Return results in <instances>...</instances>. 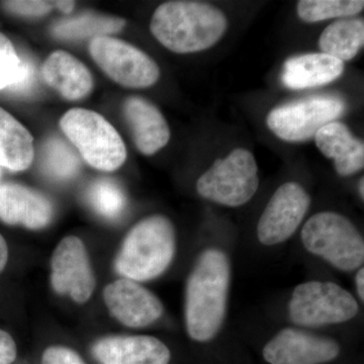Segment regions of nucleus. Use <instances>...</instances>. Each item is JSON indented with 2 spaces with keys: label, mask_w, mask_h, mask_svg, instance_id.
<instances>
[{
  "label": "nucleus",
  "mask_w": 364,
  "mask_h": 364,
  "mask_svg": "<svg viewBox=\"0 0 364 364\" xmlns=\"http://www.w3.org/2000/svg\"><path fill=\"white\" fill-rule=\"evenodd\" d=\"M231 267L226 254L203 251L189 274L186 289V325L189 337L198 342L214 338L226 315Z\"/></svg>",
  "instance_id": "f257e3e1"
},
{
  "label": "nucleus",
  "mask_w": 364,
  "mask_h": 364,
  "mask_svg": "<svg viewBox=\"0 0 364 364\" xmlns=\"http://www.w3.org/2000/svg\"><path fill=\"white\" fill-rule=\"evenodd\" d=\"M227 26L225 14L212 4L179 0L157 7L150 30L170 51L189 54L217 44Z\"/></svg>",
  "instance_id": "f03ea898"
},
{
  "label": "nucleus",
  "mask_w": 364,
  "mask_h": 364,
  "mask_svg": "<svg viewBox=\"0 0 364 364\" xmlns=\"http://www.w3.org/2000/svg\"><path fill=\"white\" fill-rule=\"evenodd\" d=\"M176 248L172 223L163 215H152L132 228L122 244L114 267L124 279L136 282L152 280L166 272Z\"/></svg>",
  "instance_id": "7ed1b4c3"
},
{
  "label": "nucleus",
  "mask_w": 364,
  "mask_h": 364,
  "mask_svg": "<svg viewBox=\"0 0 364 364\" xmlns=\"http://www.w3.org/2000/svg\"><path fill=\"white\" fill-rule=\"evenodd\" d=\"M60 128L93 168L112 172L126 161L123 139L97 112L78 107L69 109L60 119Z\"/></svg>",
  "instance_id": "20e7f679"
},
{
  "label": "nucleus",
  "mask_w": 364,
  "mask_h": 364,
  "mask_svg": "<svg viewBox=\"0 0 364 364\" xmlns=\"http://www.w3.org/2000/svg\"><path fill=\"white\" fill-rule=\"evenodd\" d=\"M301 241L309 252L342 272H353L363 264V236L352 222L337 213L314 215L303 228Z\"/></svg>",
  "instance_id": "39448f33"
},
{
  "label": "nucleus",
  "mask_w": 364,
  "mask_h": 364,
  "mask_svg": "<svg viewBox=\"0 0 364 364\" xmlns=\"http://www.w3.org/2000/svg\"><path fill=\"white\" fill-rule=\"evenodd\" d=\"M259 186L257 163L250 151L238 148L213 166L196 182L198 195L212 202L240 207L255 195Z\"/></svg>",
  "instance_id": "423d86ee"
},
{
  "label": "nucleus",
  "mask_w": 364,
  "mask_h": 364,
  "mask_svg": "<svg viewBox=\"0 0 364 364\" xmlns=\"http://www.w3.org/2000/svg\"><path fill=\"white\" fill-rule=\"evenodd\" d=\"M358 301L334 282H309L294 289L289 315L301 327L340 324L358 315Z\"/></svg>",
  "instance_id": "0eeeda50"
},
{
  "label": "nucleus",
  "mask_w": 364,
  "mask_h": 364,
  "mask_svg": "<svg viewBox=\"0 0 364 364\" xmlns=\"http://www.w3.org/2000/svg\"><path fill=\"white\" fill-rule=\"evenodd\" d=\"M345 112V102L335 95H318L282 105L267 116V126L287 142L314 138L326 124L336 121Z\"/></svg>",
  "instance_id": "6e6552de"
},
{
  "label": "nucleus",
  "mask_w": 364,
  "mask_h": 364,
  "mask_svg": "<svg viewBox=\"0 0 364 364\" xmlns=\"http://www.w3.org/2000/svg\"><path fill=\"white\" fill-rule=\"evenodd\" d=\"M95 63L114 82L128 88L150 87L160 76L156 62L135 46L104 36L90 41Z\"/></svg>",
  "instance_id": "1a4fd4ad"
},
{
  "label": "nucleus",
  "mask_w": 364,
  "mask_h": 364,
  "mask_svg": "<svg viewBox=\"0 0 364 364\" xmlns=\"http://www.w3.org/2000/svg\"><path fill=\"white\" fill-rule=\"evenodd\" d=\"M51 270L57 294H68L77 304H85L92 296L97 282L85 243L78 237L62 239L52 254Z\"/></svg>",
  "instance_id": "9d476101"
},
{
  "label": "nucleus",
  "mask_w": 364,
  "mask_h": 364,
  "mask_svg": "<svg viewBox=\"0 0 364 364\" xmlns=\"http://www.w3.org/2000/svg\"><path fill=\"white\" fill-rule=\"evenodd\" d=\"M310 205V196L299 184H282L261 215L257 226L258 240L267 246L287 241L298 230Z\"/></svg>",
  "instance_id": "9b49d317"
},
{
  "label": "nucleus",
  "mask_w": 364,
  "mask_h": 364,
  "mask_svg": "<svg viewBox=\"0 0 364 364\" xmlns=\"http://www.w3.org/2000/svg\"><path fill=\"white\" fill-rule=\"evenodd\" d=\"M104 299L112 317L127 327H147L159 320L164 312L161 301L154 294L128 279L107 284Z\"/></svg>",
  "instance_id": "f8f14e48"
},
{
  "label": "nucleus",
  "mask_w": 364,
  "mask_h": 364,
  "mask_svg": "<svg viewBox=\"0 0 364 364\" xmlns=\"http://www.w3.org/2000/svg\"><path fill=\"white\" fill-rule=\"evenodd\" d=\"M339 352L335 340L287 328L265 345L263 356L270 364H322L336 358Z\"/></svg>",
  "instance_id": "ddd939ff"
},
{
  "label": "nucleus",
  "mask_w": 364,
  "mask_h": 364,
  "mask_svg": "<svg viewBox=\"0 0 364 364\" xmlns=\"http://www.w3.org/2000/svg\"><path fill=\"white\" fill-rule=\"evenodd\" d=\"M53 214L51 202L36 189L14 182L0 184V220L6 224L40 230L50 224Z\"/></svg>",
  "instance_id": "4468645a"
},
{
  "label": "nucleus",
  "mask_w": 364,
  "mask_h": 364,
  "mask_svg": "<svg viewBox=\"0 0 364 364\" xmlns=\"http://www.w3.org/2000/svg\"><path fill=\"white\" fill-rule=\"evenodd\" d=\"M93 356L100 364H168V347L153 336H109L98 340Z\"/></svg>",
  "instance_id": "2eb2a0df"
},
{
  "label": "nucleus",
  "mask_w": 364,
  "mask_h": 364,
  "mask_svg": "<svg viewBox=\"0 0 364 364\" xmlns=\"http://www.w3.org/2000/svg\"><path fill=\"white\" fill-rule=\"evenodd\" d=\"M123 109L136 149L142 154H155L168 144V124L154 105L145 98L131 97L124 100Z\"/></svg>",
  "instance_id": "dca6fc26"
},
{
  "label": "nucleus",
  "mask_w": 364,
  "mask_h": 364,
  "mask_svg": "<svg viewBox=\"0 0 364 364\" xmlns=\"http://www.w3.org/2000/svg\"><path fill=\"white\" fill-rule=\"evenodd\" d=\"M42 77L67 100H79L93 88L92 75L87 67L70 53L55 51L42 66Z\"/></svg>",
  "instance_id": "f3484780"
},
{
  "label": "nucleus",
  "mask_w": 364,
  "mask_h": 364,
  "mask_svg": "<svg viewBox=\"0 0 364 364\" xmlns=\"http://www.w3.org/2000/svg\"><path fill=\"white\" fill-rule=\"evenodd\" d=\"M314 138L318 149L334 161L339 176H351L363 168L364 144L352 135L346 124L332 122L321 128Z\"/></svg>",
  "instance_id": "a211bd4d"
},
{
  "label": "nucleus",
  "mask_w": 364,
  "mask_h": 364,
  "mask_svg": "<svg viewBox=\"0 0 364 364\" xmlns=\"http://www.w3.org/2000/svg\"><path fill=\"white\" fill-rule=\"evenodd\" d=\"M344 63L323 53L299 55L287 60L282 80L291 90H306L331 83L343 74Z\"/></svg>",
  "instance_id": "6ab92c4d"
},
{
  "label": "nucleus",
  "mask_w": 364,
  "mask_h": 364,
  "mask_svg": "<svg viewBox=\"0 0 364 364\" xmlns=\"http://www.w3.org/2000/svg\"><path fill=\"white\" fill-rule=\"evenodd\" d=\"M35 149L30 132L0 107V168L23 171L32 165Z\"/></svg>",
  "instance_id": "aec40b11"
},
{
  "label": "nucleus",
  "mask_w": 364,
  "mask_h": 364,
  "mask_svg": "<svg viewBox=\"0 0 364 364\" xmlns=\"http://www.w3.org/2000/svg\"><path fill=\"white\" fill-rule=\"evenodd\" d=\"M364 44V21L348 18L334 21L325 28L318 40L323 54L340 61H349Z\"/></svg>",
  "instance_id": "412c9836"
},
{
  "label": "nucleus",
  "mask_w": 364,
  "mask_h": 364,
  "mask_svg": "<svg viewBox=\"0 0 364 364\" xmlns=\"http://www.w3.org/2000/svg\"><path fill=\"white\" fill-rule=\"evenodd\" d=\"M126 26L123 18L104 16L95 13H86L67 18L55 23L52 33L61 40H82L109 36L119 33Z\"/></svg>",
  "instance_id": "4be33fe9"
},
{
  "label": "nucleus",
  "mask_w": 364,
  "mask_h": 364,
  "mask_svg": "<svg viewBox=\"0 0 364 364\" xmlns=\"http://www.w3.org/2000/svg\"><path fill=\"white\" fill-rule=\"evenodd\" d=\"M363 0H301L296 11L306 23H318L329 18H347L363 11Z\"/></svg>",
  "instance_id": "5701e85b"
},
{
  "label": "nucleus",
  "mask_w": 364,
  "mask_h": 364,
  "mask_svg": "<svg viewBox=\"0 0 364 364\" xmlns=\"http://www.w3.org/2000/svg\"><path fill=\"white\" fill-rule=\"evenodd\" d=\"M42 166L46 173L57 179L71 178L80 168V161L70 146L62 139L52 138L45 144Z\"/></svg>",
  "instance_id": "b1692460"
},
{
  "label": "nucleus",
  "mask_w": 364,
  "mask_h": 364,
  "mask_svg": "<svg viewBox=\"0 0 364 364\" xmlns=\"http://www.w3.org/2000/svg\"><path fill=\"white\" fill-rule=\"evenodd\" d=\"M87 196L91 207L107 219H116L126 205L123 191L112 179H97L91 184Z\"/></svg>",
  "instance_id": "393cba45"
},
{
  "label": "nucleus",
  "mask_w": 364,
  "mask_h": 364,
  "mask_svg": "<svg viewBox=\"0 0 364 364\" xmlns=\"http://www.w3.org/2000/svg\"><path fill=\"white\" fill-rule=\"evenodd\" d=\"M21 70L23 59L16 52L11 41L0 33V91L16 85Z\"/></svg>",
  "instance_id": "a878e982"
},
{
  "label": "nucleus",
  "mask_w": 364,
  "mask_h": 364,
  "mask_svg": "<svg viewBox=\"0 0 364 364\" xmlns=\"http://www.w3.org/2000/svg\"><path fill=\"white\" fill-rule=\"evenodd\" d=\"M2 6L9 13L21 16H43L49 14L53 7H56V1H42V0H16V1L2 2Z\"/></svg>",
  "instance_id": "bb28decb"
},
{
  "label": "nucleus",
  "mask_w": 364,
  "mask_h": 364,
  "mask_svg": "<svg viewBox=\"0 0 364 364\" xmlns=\"http://www.w3.org/2000/svg\"><path fill=\"white\" fill-rule=\"evenodd\" d=\"M21 59H23V70L18 82L6 90L13 95H26V93L31 92L37 81V71L32 60L26 57H21Z\"/></svg>",
  "instance_id": "cd10ccee"
},
{
  "label": "nucleus",
  "mask_w": 364,
  "mask_h": 364,
  "mask_svg": "<svg viewBox=\"0 0 364 364\" xmlns=\"http://www.w3.org/2000/svg\"><path fill=\"white\" fill-rule=\"evenodd\" d=\"M42 364H86L77 352L68 347H48L42 356Z\"/></svg>",
  "instance_id": "c85d7f7f"
},
{
  "label": "nucleus",
  "mask_w": 364,
  "mask_h": 364,
  "mask_svg": "<svg viewBox=\"0 0 364 364\" xmlns=\"http://www.w3.org/2000/svg\"><path fill=\"white\" fill-rule=\"evenodd\" d=\"M16 344L9 333L0 329V364H11L16 360Z\"/></svg>",
  "instance_id": "c756f323"
},
{
  "label": "nucleus",
  "mask_w": 364,
  "mask_h": 364,
  "mask_svg": "<svg viewBox=\"0 0 364 364\" xmlns=\"http://www.w3.org/2000/svg\"><path fill=\"white\" fill-rule=\"evenodd\" d=\"M9 261V246L6 239L0 234V273L6 268Z\"/></svg>",
  "instance_id": "7c9ffc66"
},
{
  "label": "nucleus",
  "mask_w": 364,
  "mask_h": 364,
  "mask_svg": "<svg viewBox=\"0 0 364 364\" xmlns=\"http://www.w3.org/2000/svg\"><path fill=\"white\" fill-rule=\"evenodd\" d=\"M356 289H358V294L359 299L361 301H364V269L363 267L358 270V274L355 277Z\"/></svg>",
  "instance_id": "2f4dec72"
},
{
  "label": "nucleus",
  "mask_w": 364,
  "mask_h": 364,
  "mask_svg": "<svg viewBox=\"0 0 364 364\" xmlns=\"http://www.w3.org/2000/svg\"><path fill=\"white\" fill-rule=\"evenodd\" d=\"M74 6H75V2L74 1H56V7L61 11L62 13L69 14L73 11Z\"/></svg>",
  "instance_id": "473e14b6"
},
{
  "label": "nucleus",
  "mask_w": 364,
  "mask_h": 364,
  "mask_svg": "<svg viewBox=\"0 0 364 364\" xmlns=\"http://www.w3.org/2000/svg\"><path fill=\"white\" fill-rule=\"evenodd\" d=\"M363 186H364V179H363V178L360 179V181H359V186H358L359 195L361 196V198H363H363H364V188H363Z\"/></svg>",
  "instance_id": "72a5a7b5"
}]
</instances>
